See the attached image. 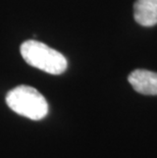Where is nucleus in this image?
Listing matches in <instances>:
<instances>
[{
    "instance_id": "nucleus-2",
    "label": "nucleus",
    "mask_w": 157,
    "mask_h": 158,
    "mask_svg": "<svg viewBox=\"0 0 157 158\" xmlns=\"http://www.w3.org/2000/svg\"><path fill=\"white\" fill-rule=\"evenodd\" d=\"M6 104L12 111L32 120L47 115L48 103L41 93L30 86H18L6 95Z\"/></svg>"
},
{
    "instance_id": "nucleus-3",
    "label": "nucleus",
    "mask_w": 157,
    "mask_h": 158,
    "mask_svg": "<svg viewBox=\"0 0 157 158\" xmlns=\"http://www.w3.org/2000/svg\"><path fill=\"white\" fill-rule=\"evenodd\" d=\"M128 80L138 93L143 95H157V73L136 69L130 73Z\"/></svg>"
},
{
    "instance_id": "nucleus-1",
    "label": "nucleus",
    "mask_w": 157,
    "mask_h": 158,
    "mask_svg": "<svg viewBox=\"0 0 157 158\" xmlns=\"http://www.w3.org/2000/svg\"><path fill=\"white\" fill-rule=\"evenodd\" d=\"M19 50L28 64L50 75H61L68 69L65 56L42 42L28 40L21 45Z\"/></svg>"
},
{
    "instance_id": "nucleus-4",
    "label": "nucleus",
    "mask_w": 157,
    "mask_h": 158,
    "mask_svg": "<svg viewBox=\"0 0 157 158\" xmlns=\"http://www.w3.org/2000/svg\"><path fill=\"white\" fill-rule=\"evenodd\" d=\"M134 18L143 27L157 25V0H137L134 4Z\"/></svg>"
}]
</instances>
